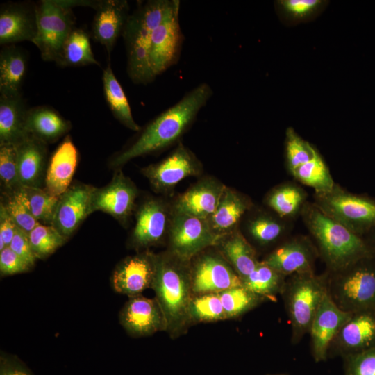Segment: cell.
I'll return each mask as SVG.
<instances>
[{"label":"cell","instance_id":"obj_47","mask_svg":"<svg viewBox=\"0 0 375 375\" xmlns=\"http://www.w3.org/2000/svg\"><path fill=\"white\" fill-rule=\"evenodd\" d=\"M9 247L31 267L34 265L37 258L31 249L28 234L25 231L17 227Z\"/></svg>","mask_w":375,"mask_h":375},{"label":"cell","instance_id":"obj_25","mask_svg":"<svg viewBox=\"0 0 375 375\" xmlns=\"http://www.w3.org/2000/svg\"><path fill=\"white\" fill-rule=\"evenodd\" d=\"M47 144L29 135L15 145L21 186L40 188L44 176Z\"/></svg>","mask_w":375,"mask_h":375},{"label":"cell","instance_id":"obj_30","mask_svg":"<svg viewBox=\"0 0 375 375\" xmlns=\"http://www.w3.org/2000/svg\"><path fill=\"white\" fill-rule=\"evenodd\" d=\"M247 203L238 193L225 187L215 212L208 219L213 231L223 236L231 233L248 209Z\"/></svg>","mask_w":375,"mask_h":375},{"label":"cell","instance_id":"obj_29","mask_svg":"<svg viewBox=\"0 0 375 375\" xmlns=\"http://www.w3.org/2000/svg\"><path fill=\"white\" fill-rule=\"evenodd\" d=\"M221 240V252L242 280L256 269L259 262L256 251L238 231L228 233Z\"/></svg>","mask_w":375,"mask_h":375},{"label":"cell","instance_id":"obj_16","mask_svg":"<svg viewBox=\"0 0 375 375\" xmlns=\"http://www.w3.org/2000/svg\"><path fill=\"white\" fill-rule=\"evenodd\" d=\"M94 187L76 184L59 197L51 226L67 239L82 222L92 212V197Z\"/></svg>","mask_w":375,"mask_h":375},{"label":"cell","instance_id":"obj_45","mask_svg":"<svg viewBox=\"0 0 375 375\" xmlns=\"http://www.w3.org/2000/svg\"><path fill=\"white\" fill-rule=\"evenodd\" d=\"M343 358L344 375H375V347Z\"/></svg>","mask_w":375,"mask_h":375},{"label":"cell","instance_id":"obj_4","mask_svg":"<svg viewBox=\"0 0 375 375\" xmlns=\"http://www.w3.org/2000/svg\"><path fill=\"white\" fill-rule=\"evenodd\" d=\"M172 0L138 1L124 27V38L131 80L136 84H147L153 78L149 61V49L154 30L166 15Z\"/></svg>","mask_w":375,"mask_h":375},{"label":"cell","instance_id":"obj_1","mask_svg":"<svg viewBox=\"0 0 375 375\" xmlns=\"http://www.w3.org/2000/svg\"><path fill=\"white\" fill-rule=\"evenodd\" d=\"M212 94V88L205 82L186 92L150 122L130 146L112 158L111 165L121 167L136 157L165 149L178 141Z\"/></svg>","mask_w":375,"mask_h":375},{"label":"cell","instance_id":"obj_23","mask_svg":"<svg viewBox=\"0 0 375 375\" xmlns=\"http://www.w3.org/2000/svg\"><path fill=\"white\" fill-rule=\"evenodd\" d=\"M78 153L67 137L53 153L45 175V190L59 197L70 186L78 163Z\"/></svg>","mask_w":375,"mask_h":375},{"label":"cell","instance_id":"obj_37","mask_svg":"<svg viewBox=\"0 0 375 375\" xmlns=\"http://www.w3.org/2000/svg\"><path fill=\"white\" fill-rule=\"evenodd\" d=\"M190 324L226 319L219 293L193 295L189 306Z\"/></svg>","mask_w":375,"mask_h":375},{"label":"cell","instance_id":"obj_9","mask_svg":"<svg viewBox=\"0 0 375 375\" xmlns=\"http://www.w3.org/2000/svg\"><path fill=\"white\" fill-rule=\"evenodd\" d=\"M224 236L215 233L208 219L174 213L169 229V251L191 261L203 249L218 244Z\"/></svg>","mask_w":375,"mask_h":375},{"label":"cell","instance_id":"obj_49","mask_svg":"<svg viewBox=\"0 0 375 375\" xmlns=\"http://www.w3.org/2000/svg\"><path fill=\"white\" fill-rule=\"evenodd\" d=\"M17 226L12 219L4 206H0V251L9 247Z\"/></svg>","mask_w":375,"mask_h":375},{"label":"cell","instance_id":"obj_20","mask_svg":"<svg viewBox=\"0 0 375 375\" xmlns=\"http://www.w3.org/2000/svg\"><path fill=\"white\" fill-rule=\"evenodd\" d=\"M92 24V36L110 54L130 16L126 0H98Z\"/></svg>","mask_w":375,"mask_h":375},{"label":"cell","instance_id":"obj_27","mask_svg":"<svg viewBox=\"0 0 375 375\" xmlns=\"http://www.w3.org/2000/svg\"><path fill=\"white\" fill-rule=\"evenodd\" d=\"M26 126L28 133L45 142H53L70 129L69 121L53 108L38 106L28 108Z\"/></svg>","mask_w":375,"mask_h":375},{"label":"cell","instance_id":"obj_50","mask_svg":"<svg viewBox=\"0 0 375 375\" xmlns=\"http://www.w3.org/2000/svg\"><path fill=\"white\" fill-rule=\"evenodd\" d=\"M370 236L368 240H365V242L368 246L371 255L375 258V228L370 232Z\"/></svg>","mask_w":375,"mask_h":375},{"label":"cell","instance_id":"obj_48","mask_svg":"<svg viewBox=\"0 0 375 375\" xmlns=\"http://www.w3.org/2000/svg\"><path fill=\"white\" fill-rule=\"evenodd\" d=\"M0 375H33L16 356L1 352Z\"/></svg>","mask_w":375,"mask_h":375},{"label":"cell","instance_id":"obj_12","mask_svg":"<svg viewBox=\"0 0 375 375\" xmlns=\"http://www.w3.org/2000/svg\"><path fill=\"white\" fill-rule=\"evenodd\" d=\"M375 347V308L353 312L331 344L328 357L347 356Z\"/></svg>","mask_w":375,"mask_h":375},{"label":"cell","instance_id":"obj_41","mask_svg":"<svg viewBox=\"0 0 375 375\" xmlns=\"http://www.w3.org/2000/svg\"><path fill=\"white\" fill-rule=\"evenodd\" d=\"M285 148L287 165L292 175L301 165L313 157L317 149L290 127L286 131Z\"/></svg>","mask_w":375,"mask_h":375},{"label":"cell","instance_id":"obj_40","mask_svg":"<svg viewBox=\"0 0 375 375\" xmlns=\"http://www.w3.org/2000/svg\"><path fill=\"white\" fill-rule=\"evenodd\" d=\"M326 3L322 0H278L276 8L282 17L292 23L304 22L315 16Z\"/></svg>","mask_w":375,"mask_h":375},{"label":"cell","instance_id":"obj_5","mask_svg":"<svg viewBox=\"0 0 375 375\" xmlns=\"http://www.w3.org/2000/svg\"><path fill=\"white\" fill-rule=\"evenodd\" d=\"M97 1L41 0L36 3L37 35L33 43L44 61L58 60L62 47L75 28L72 8L89 6L94 8Z\"/></svg>","mask_w":375,"mask_h":375},{"label":"cell","instance_id":"obj_7","mask_svg":"<svg viewBox=\"0 0 375 375\" xmlns=\"http://www.w3.org/2000/svg\"><path fill=\"white\" fill-rule=\"evenodd\" d=\"M328 293L342 310L355 312L375 308V258H362L328 272Z\"/></svg>","mask_w":375,"mask_h":375},{"label":"cell","instance_id":"obj_35","mask_svg":"<svg viewBox=\"0 0 375 375\" xmlns=\"http://www.w3.org/2000/svg\"><path fill=\"white\" fill-rule=\"evenodd\" d=\"M292 176L303 184L315 189L317 194L329 192L335 186L326 163L317 149L313 157L301 165Z\"/></svg>","mask_w":375,"mask_h":375},{"label":"cell","instance_id":"obj_43","mask_svg":"<svg viewBox=\"0 0 375 375\" xmlns=\"http://www.w3.org/2000/svg\"><path fill=\"white\" fill-rule=\"evenodd\" d=\"M249 231L255 240L265 245L276 241L283 235L285 228L279 222L261 216L251 222Z\"/></svg>","mask_w":375,"mask_h":375},{"label":"cell","instance_id":"obj_2","mask_svg":"<svg viewBox=\"0 0 375 375\" xmlns=\"http://www.w3.org/2000/svg\"><path fill=\"white\" fill-rule=\"evenodd\" d=\"M191 261L169 251L155 254V272L151 288L167 321V332L176 338L191 325L189 306L193 296Z\"/></svg>","mask_w":375,"mask_h":375},{"label":"cell","instance_id":"obj_17","mask_svg":"<svg viewBox=\"0 0 375 375\" xmlns=\"http://www.w3.org/2000/svg\"><path fill=\"white\" fill-rule=\"evenodd\" d=\"M36 3L9 2L0 9V44L12 45L28 41L37 35Z\"/></svg>","mask_w":375,"mask_h":375},{"label":"cell","instance_id":"obj_26","mask_svg":"<svg viewBox=\"0 0 375 375\" xmlns=\"http://www.w3.org/2000/svg\"><path fill=\"white\" fill-rule=\"evenodd\" d=\"M28 110L22 94L0 95V145H17L30 135L26 126Z\"/></svg>","mask_w":375,"mask_h":375},{"label":"cell","instance_id":"obj_13","mask_svg":"<svg viewBox=\"0 0 375 375\" xmlns=\"http://www.w3.org/2000/svg\"><path fill=\"white\" fill-rule=\"evenodd\" d=\"M201 165L194 153L183 144L162 161L142 169L143 174L158 191H167L186 177L199 173Z\"/></svg>","mask_w":375,"mask_h":375},{"label":"cell","instance_id":"obj_14","mask_svg":"<svg viewBox=\"0 0 375 375\" xmlns=\"http://www.w3.org/2000/svg\"><path fill=\"white\" fill-rule=\"evenodd\" d=\"M353 312L342 310L325 294L310 325L311 352L316 362L324 361L331 342Z\"/></svg>","mask_w":375,"mask_h":375},{"label":"cell","instance_id":"obj_3","mask_svg":"<svg viewBox=\"0 0 375 375\" xmlns=\"http://www.w3.org/2000/svg\"><path fill=\"white\" fill-rule=\"evenodd\" d=\"M303 216L330 272L372 256L362 237L327 215L317 205L304 206Z\"/></svg>","mask_w":375,"mask_h":375},{"label":"cell","instance_id":"obj_6","mask_svg":"<svg viewBox=\"0 0 375 375\" xmlns=\"http://www.w3.org/2000/svg\"><path fill=\"white\" fill-rule=\"evenodd\" d=\"M328 272H315L290 276L282 296L291 324V341L299 343L309 333L310 325L320 303L328 291Z\"/></svg>","mask_w":375,"mask_h":375},{"label":"cell","instance_id":"obj_10","mask_svg":"<svg viewBox=\"0 0 375 375\" xmlns=\"http://www.w3.org/2000/svg\"><path fill=\"white\" fill-rule=\"evenodd\" d=\"M180 1L172 0L161 22L153 31L149 61L154 78L179 60L184 40L179 23Z\"/></svg>","mask_w":375,"mask_h":375},{"label":"cell","instance_id":"obj_28","mask_svg":"<svg viewBox=\"0 0 375 375\" xmlns=\"http://www.w3.org/2000/svg\"><path fill=\"white\" fill-rule=\"evenodd\" d=\"M27 56L15 44L3 46L0 51V94L10 96L21 93L27 70Z\"/></svg>","mask_w":375,"mask_h":375},{"label":"cell","instance_id":"obj_31","mask_svg":"<svg viewBox=\"0 0 375 375\" xmlns=\"http://www.w3.org/2000/svg\"><path fill=\"white\" fill-rule=\"evenodd\" d=\"M102 82L105 99L114 117L128 128L140 131V127L134 120L128 99L110 62L103 71Z\"/></svg>","mask_w":375,"mask_h":375},{"label":"cell","instance_id":"obj_19","mask_svg":"<svg viewBox=\"0 0 375 375\" xmlns=\"http://www.w3.org/2000/svg\"><path fill=\"white\" fill-rule=\"evenodd\" d=\"M318 251L309 240L294 238L279 245L262 260L284 275L314 272V262Z\"/></svg>","mask_w":375,"mask_h":375},{"label":"cell","instance_id":"obj_24","mask_svg":"<svg viewBox=\"0 0 375 375\" xmlns=\"http://www.w3.org/2000/svg\"><path fill=\"white\" fill-rule=\"evenodd\" d=\"M167 229V214L163 204L150 199L139 208L132 240L138 247H147L159 243Z\"/></svg>","mask_w":375,"mask_h":375},{"label":"cell","instance_id":"obj_34","mask_svg":"<svg viewBox=\"0 0 375 375\" xmlns=\"http://www.w3.org/2000/svg\"><path fill=\"white\" fill-rule=\"evenodd\" d=\"M15 192L38 222L51 224L59 197L41 188L21 186Z\"/></svg>","mask_w":375,"mask_h":375},{"label":"cell","instance_id":"obj_42","mask_svg":"<svg viewBox=\"0 0 375 375\" xmlns=\"http://www.w3.org/2000/svg\"><path fill=\"white\" fill-rule=\"evenodd\" d=\"M0 178L1 184L9 194L17 191L21 187L15 145H0Z\"/></svg>","mask_w":375,"mask_h":375},{"label":"cell","instance_id":"obj_44","mask_svg":"<svg viewBox=\"0 0 375 375\" xmlns=\"http://www.w3.org/2000/svg\"><path fill=\"white\" fill-rule=\"evenodd\" d=\"M2 203L16 226L26 233L28 234L40 223L32 215L16 192L9 194L6 201Z\"/></svg>","mask_w":375,"mask_h":375},{"label":"cell","instance_id":"obj_18","mask_svg":"<svg viewBox=\"0 0 375 375\" xmlns=\"http://www.w3.org/2000/svg\"><path fill=\"white\" fill-rule=\"evenodd\" d=\"M155 272V254L146 251L123 260L111 278L113 289L132 297L151 288Z\"/></svg>","mask_w":375,"mask_h":375},{"label":"cell","instance_id":"obj_39","mask_svg":"<svg viewBox=\"0 0 375 375\" xmlns=\"http://www.w3.org/2000/svg\"><path fill=\"white\" fill-rule=\"evenodd\" d=\"M305 199L303 192L292 185H285L276 188L267 198V204L281 217L294 215Z\"/></svg>","mask_w":375,"mask_h":375},{"label":"cell","instance_id":"obj_8","mask_svg":"<svg viewBox=\"0 0 375 375\" xmlns=\"http://www.w3.org/2000/svg\"><path fill=\"white\" fill-rule=\"evenodd\" d=\"M316 205L327 215L362 237L375 228V201L338 187L317 194Z\"/></svg>","mask_w":375,"mask_h":375},{"label":"cell","instance_id":"obj_15","mask_svg":"<svg viewBox=\"0 0 375 375\" xmlns=\"http://www.w3.org/2000/svg\"><path fill=\"white\" fill-rule=\"evenodd\" d=\"M128 297L120 311L119 322L129 335L142 337L167 331V321L156 297L142 294Z\"/></svg>","mask_w":375,"mask_h":375},{"label":"cell","instance_id":"obj_51","mask_svg":"<svg viewBox=\"0 0 375 375\" xmlns=\"http://www.w3.org/2000/svg\"><path fill=\"white\" fill-rule=\"evenodd\" d=\"M274 375H288L286 374H274Z\"/></svg>","mask_w":375,"mask_h":375},{"label":"cell","instance_id":"obj_36","mask_svg":"<svg viewBox=\"0 0 375 375\" xmlns=\"http://www.w3.org/2000/svg\"><path fill=\"white\" fill-rule=\"evenodd\" d=\"M219 295L227 319L242 316L266 301L243 285L225 290Z\"/></svg>","mask_w":375,"mask_h":375},{"label":"cell","instance_id":"obj_46","mask_svg":"<svg viewBox=\"0 0 375 375\" xmlns=\"http://www.w3.org/2000/svg\"><path fill=\"white\" fill-rule=\"evenodd\" d=\"M31 267L9 247L0 251L1 276L12 275L28 271Z\"/></svg>","mask_w":375,"mask_h":375},{"label":"cell","instance_id":"obj_11","mask_svg":"<svg viewBox=\"0 0 375 375\" xmlns=\"http://www.w3.org/2000/svg\"><path fill=\"white\" fill-rule=\"evenodd\" d=\"M191 284L193 295L219 293L242 285L237 272L222 255L208 252L191 262Z\"/></svg>","mask_w":375,"mask_h":375},{"label":"cell","instance_id":"obj_32","mask_svg":"<svg viewBox=\"0 0 375 375\" xmlns=\"http://www.w3.org/2000/svg\"><path fill=\"white\" fill-rule=\"evenodd\" d=\"M286 283V276L263 261L242 281V285L266 301H276L282 294Z\"/></svg>","mask_w":375,"mask_h":375},{"label":"cell","instance_id":"obj_22","mask_svg":"<svg viewBox=\"0 0 375 375\" xmlns=\"http://www.w3.org/2000/svg\"><path fill=\"white\" fill-rule=\"evenodd\" d=\"M224 188L212 179L196 183L176 200L174 213L208 219L215 212Z\"/></svg>","mask_w":375,"mask_h":375},{"label":"cell","instance_id":"obj_33","mask_svg":"<svg viewBox=\"0 0 375 375\" xmlns=\"http://www.w3.org/2000/svg\"><path fill=\"white\" fill-rule=\"evenodd\" d=\"M57 65L62 67H78L89 65H100L95 58L88 33L74 28L67 38Z\"/></svg>","mask_w":375,"mask_h":375},{"label":"cell","instance_id":"obj_21","mask_svg":"<svg viewBox=\"0 0 375 375\" xmlns=\"http://www.w3.org/2000/svg\"><path fill=\"white\" fill-rule=\"evenodd\" d=\"M136 196L135 186L122 172H118L106 186L94 188L92 211L101 210L124 220L133 210Z\"/></svg>","mask_w":375,"mask_h":375},{"label":"cell","instance_id":"obj_38","mask_svg":"<svg viewBox=\"0 0 375 375\" xmlns=\"http://www.w3.org/2000/svg\"><path fill=\"white\" fill-rule=\"evenodd\" d=\"M28 239L33 253L38 259L47 258L67 240L53 226L40 223L28 233Z\"/></svg>","mask_w":375,"mask_h":375}]
</instances>
